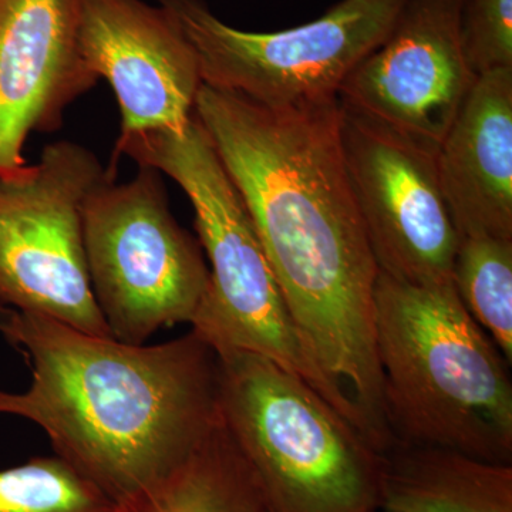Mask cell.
Masks as SVG:
<instances>
[{"label":"cell","instance_id":"obj_1","mask_svg":"<svg viewBox=\"0 0 512 512\" xmlns=\"http://www.w3.org/2000/svg\"><path fill=\"white\" fill-rule=\"evenodd\" d=\"M211 138L309 356L377 450L392 444L376 353L379 268L343 160L340 101L269 107L202 84Z\"/></svg>","mask_w":512,"mask_h":512},{"label":"cell","instance_id":"obj_2","mask_svg":"<svg viewBox=\"0 0 512 512\" xmlns=\"http://www.w3.org/2000/svg\"><path fill=\"white\" fill-rule=\"evenodd\" d=\"M0 333L32 369L26 392L0 390V414L37 424L127 512L161 493L220 423L217 353L194 332L131 345L3 309Z\"/></svg>","mask_w":512,"mask_h":512},{"label":"cell","instance_id":"obj_3","mask_svg":"<svg viewBox=\"0 0 512 512\" xmlns=\"http://www.w3.org/2000/svg\"><path fill=\"white\" fill-rule=\"evenodd\" d=\"M375 333L394 444L511 464V365L453 281L413 285L379 272Z\"/></svg>","mask_w":512,"mask_h":512},{"label":"cell","instance_id":"obj_4","mask_svg":"<svg viewBox=\"0 0 512 512\" xmlns=\"http://www.w3.org/2000/svg\"><path fill=\"white\" fill-rule=\"evenodd\" d=\"M123 154L173 178L194 208L211 269L191 332L217 355L242 350L272 360L350 421L339 394L303 346L251 215L195 113L181 130L119 137L113 161Z\"/></svg>","mask_w":512,"mask_h":512},{"label":"cell","instance_id":"obj_5","mask_svg":"<svg viewBox=\"0 0 512 512\" xmlns=\"http://www.w3.org/2000/svg\"><path fill=\"white\" fill-rule=\"evenodd\" d=\"M218 359V413L265 512H373L382 453L308 383L256 353Z\"/></svg>","mask_w":512,"mask_h":512},{"label":"cell","instance_id":"obj_6","mask_svg":"<svg viewBox=\"0 0 512 512\" xmlns=\"http://www.w3.org/2000/svg\"><path fill=\"white\" fill-rule=\"evenodd\" d=\"M160 174L140 165L127 183L107 178L83 204L94 298L114 338L131 345L191 323L210 285V269L171 214Z\"/></svg>","mask_w":512,"mask_h":512},{"label":"cell","instance_id":"obj_7","mask_svg":"<svg viewBox=\"0 0 512 512\" xmlns=\"http://www.w3.org/2000/svg\"><path fill=\"white\" fill-rule=\"evenodd\" d=\"M110 177L116 168L67 140L0 175V303L114 338L94 298L82 221L84 201Z\"/></svg>","mask_w":512,"mask_h":512},{"label":"cell","instance_id":"obj_8","mask_svg":"<svg viewBox=\"0 0 512 512\" xmlns=\"http://www.w3.org/2000/svg\"><path fill=\"white\" fill-rule=\"evenodd\" d=\"M194 47L202 84L269 107L339 100L357 64L390 35L407 0H340L318 19L278 32H247L202 0H157Z\"/></svg>","mask_w":512,"mask_h":512},{"label":"cell","instance_id":"obj_9","mask_svg":"<svg viewBox=\"0 0 512 512\" xmlns=\"http://www.w3.org/2000/svg\"><path fill=\"white\" fill-rule=\"evenodd\" d=\"M342 110L346 173L380 274L413 285L451 281L460 235L441 191L436 154Z\"/></svg>","mask_w":512,"mask_h":512},{"label":"cell","instance_id":"obj_10","mask_svg":"<svg viewBox=\"0 0 512 512\" xmlns=\"http://www.w3.org/2000/svg\"><path fill=\"white\" fill-rule=\"evenodd\" d=\"M461 5L407 0L390 35L340 87V106L437 154L477 80L461 50Z\"/></svg>","mask_w":512,"mask_h":512},{"label":"cell","instance_id":"obj_11","mask_svg":"<svg viewBox=\"0 0 512 512\" xmlns=\"http://www.w3.org/2000/svg\"><path fill=\"white\" fill-rule=\"evenodd\" d=\"M79 39L84 60L119 101L120 137L187 126L200 63L170 10L143 0H80Z\"/></svg>","mask_w":512,"mask_h":512},{"label":"cell","instance_id":"obj_12","mask_svg":"<svg viewBox=\"0 0 512 512\" xmlns=\"http://www.w3.org/2000/svg\"><path fill=\"white\" fill-rule=\"evenodd\" d=\"M79 28L80 0H0V175L25 167L29 137L59 130L99 82Z\"/></svg>","mask_w":512,"mask_h":512},{"label":"cell","instance_id":"obj_13","mask_svg":"<svg viewBox=\"0 0 512 512\" xmlns=\"http://www.w3.org/2000/svg\"><path fill=\"white\" fill-rule=\"evenodd\" d=\"M436 165L460 238H512V69L477 77Z\"/></svg>","mask_w":512,"mask_h":512},{"label":"cell","instance_id":"obj_14","mask_svg":"<svg viewBox=\"0 0 512 512\" xmlns=\"http://www.w3.org/2000/svg\"><path fill=\"white\" fill-rule=\"evenodd\" d=\"M380 508L389 512H512V466L444 448L394 444L382 454Z\"/></svg>","mask_w":512,"mask_h":512},{"label":"cell","instance_id":"obj_15","mask_svg":"<svg viewBox=\"0 0 512 512\" xmlns=\"http://www.w3.org/2000/svg\"><path fill=\"white\" fill-rule=\"evenodd\" d=\"M262 508L247 467L221 420L183 470L134 512H256Z\"/></svg>","mask_w":512,"mask_h":512},{"label":"cell","instance_id":"obj_16","mask_svg":"<svg viewBox=\"0 0 512 512\" xmlns=\"http://www.w3.org/2000/svg\"><path fill=\"white\" fill-rule=\"evenodd\" d=\"M451 281L466 311L511 365L512 238H460Z\"/></svg>","mask_w":512,"mask_h":512},{"label":"cell","instance_id":"obj_17","mask_svg":"<svg viewBox=\"0 0 512 512\" xmlns=\"http://www.w3.org/2000/svg\"><path fill=\"white\" fill-rule=\"evenodd\" d=\"M0 512H127L59 456L0 470Z\"/></svg>","mask_w":512,"mask_h":512},{"label":"cell","instance_id":"obj_18","mask_svg":"<svg viewBox=\"0 0 512 512\" xmlns=\"http://www.w3.org/2000/svg\"><path fill=\"white\" fill-rule=\"evenodd\" d=\"M458 32L474 76L512 69V0H463Z\"/></svg>","mask_w":512,"mask_h":512},{"label":"cell","instance_id":"obj_19","mask_svg":"<svg viewBox=\"0 0 512 512\" xmlns=\"http://www.w3.org/2000/svg\"><path fill=\"white\" fill-rule=\"evenodd\" d=\"M373 512H389V511L382 510V508H379V510H376V511H373Z\"/></svg>","mask_w":512,"mask_h":512},{"label":"cell","instance_id":"obj_20","mask_svg":"<svg viewBox=\"0 0 512 512\" xmlns=\"http://www.w3.org/2000/svg\"><path fill=\"white\" fill-rule=\"evenodd\" d=\"M256 512H265L264 507L259 508V510H258V511H256Z\"/></svg>","mask_w":512,"mask_h":512}]
</instances>
